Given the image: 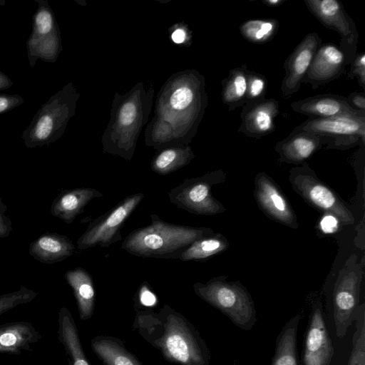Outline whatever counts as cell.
I'll list each match as a JSON object with an SVG mask.
<instances>
[{
  "instance_id": "obj_1",
  "label": "cell",
  "mask_w": 365,
  "mask_h": 365,
  "mask_svg": "<svg viewBox=\"0 0 365 365\" xmlns=\"http://www.w3.org/2000/svg\"><path fill=\"white\" fill-rule=\"evenodd\" d=\"M150 220L148 225L134 230L123 240V250L140 257L180 259L194 241L215 233L210 227L169 223L155 214Z\"/></svg>"
},
{
  "instance_id": "obj_2",
  "label": "cell",
  "mask_w": 365,
  "mask_h": 365,
  "mask_svg": "<svg viewBox=\"0 0 365 365\" xmlns=\"http://www.w3.org/2000/svg\"><path fill=\"white\" fill-rule=\"evenodd\" d=\"M162 335L154 341L163 356L180 365H210V354L198 331L180 314L165 305Z\"/></svg>"
},
{
  "instance_id": "obj_3",
  "label": "cell",
  "mask_w": 365,
  "mask_h": 365,
  "mask_svg": "<svg viewBox=\"0 0 365 365\" xmlns=\"http://www.w3.org/2000/svg\"><path fill=\"white\" fill-rule=\"evenodd\" d=\"M193 289L237 327L250 331L255 326L257 319L253 299L240 282L227 281L226 276H218L205 283L195 282Z\"/></svg>"
},
{
  "instance_id": "obj_4",
  "label": "cell",
  "mask_w": 365,
  "mask_h": 365,
  "mask_svg": "<svg viewBox=\"0 0 365 365\" xmlns=\"http://www.w3.org/2000/svg\"><path fill=\"white\" fill-rule=\"evenodd\" d=\"M76 99L73 87L69 83L43 103L21 134L26 147L49 145L59 139L73 114Z\"/></svg>"
},
{
  "instance_id": "obj_5",
  "label": "cell",
  "mask_w": 365,
  "mask_h": 365,
  "mask_svg": "<svg viewBox=\"0 0 365 365\" xmlns=\"http://www.w3.org/2000/svg\"><path fill=\"white\" fill-rule=\"evenodd\" d=\"M363 264L351 254L340 269L326 309L327 319L339 339L345 336L359 307Z\"/></svg>"
},
{
  "instance_id": "obj_6",
  "label": "cell",
  "mask_w": 365,
  "mask_h": 365,
  "mask_svg": "<svg viewBox=\"0 0 365 365\" xmlns=\"http://www.w3.org/2000/svg\"><path fill=\"white\" fill-rule=\"evenodd\" d=\"M289 181L294 190L309 205L334 216L343 225H351L355 218L339 195L317 178L307 162L292 168Z\"/></svg>"
},
{
  "instance_id": "obj_7",
  "label": "cell",
  "mask_w": 365,
  "mask_h": 365,
  "mask_svg": "<svg viewBox=\"0 0 365 365\" xmlns=\"http://www.w3.org/2000/svg\"><path fill=\"white\" fill-rule=\"evenodd\" d=\"M225 178L226 173L222 170H217L200 177L185 179L168 192L169 200L191 214L214 215L222 213L226 209L212 196L211 188L223 182Z\"/></svg>"
},
{
  "instance_id": "obj_8",
  "label": "cell",
  "mask_w": 365,
  "mask_h": 365,
  "mask_svg": "<svg viewBox=\"0 0 365 365\" xmlns=\"http://www.w3.org/2000/svg\"><path fill=\"white\" fill-rule=\"evenodd\" d=\"M294 132H307L327 141V150H346L365 143V116L344 115L308 118L296 126Z\"/></svg>"
},
{
  "instance_id": "obj_9",
  "label": "cell",
  "mask_w": 365,
  "mask_h": 365,
  "mask_svg": "<svg viewBox=\"0 0 365 365\" xmlns=\"http://www.w3.org/2000/svg\"><path fill=\"white\" fill-rule=\"evenodd\" d=\"M143 198L144 195L141 192L128 195L95 219L77 240V247L81 250L97 246L105 248L121 240V228Z\"/></svg>"
},
{
  "instance_id": "obj_10",
  "label": "cell",
  "mask_w": 365,
  "mask_h": 365,
  "mask_svg": "<svg viewBox=\"0 0 365 365\" xmlns=\"http://www.w3.org/2000/svg\"><path fill=\"white\" fill-rule=\"evenodd\" d=\"M35 1L37 8L32 16L31 31L26 41L31 67H34L38 59L54 63L62 50L60 31L48 1Z\"/></svg>"
},
{
  "instance_id": "obj_11",
  "label": "cell",
  "mask_w": 365,
  "mask_h": 365,
  "mask_svg": "<svg viewBox=\"0 0 365 365\" xmlns=\"http://www.w3.org/2000/svg\"><path fill=\"white\" fill-rule=\"evenodd\" d=\"M308 11L324 27L340 36L339 48L344 53L346 65L350 64L357 53L359 34L353 19L338 0H304Z\"/></svg>"
},
{
  "instance_id": "obj_12",
  "label": "cell",
  "mask_w": 365,
  "mask_h": 365,
  "mask_svg": "<svg viewBox=\"0 0 365 365\" xmlns=\"http://www.w3.org/2000/svg\"><path fill=\"white\" fill-rule=\"evenodd\" d=\"M334 347L330 337L321 298L312 304L304 336V365H330Z\"/></svg>"
},
{
  "instance_id": "obj_13",
  "label": "cell",
  "mask_w": 365,
  "mask_h": 365,
  "mask_svg": "<svg viewBox=\"0 0 365 365\" xmlns=\"http://www.w3.org/2000/svg\"><path fill=\"white\" fill-rule=\"evenodd\" d=\"M254 197L259 209L272 220L290 228H298L297 216L277 184L264 173L255 178Z\"/></svg>"
},
{
  "instance_id": "obj_14",
  "label": "cell",
  "mask_w": 365,
  "mask_h": 365,
  "mask_svg": "<svg viewBox=\"0 0 365 365\" xmlns=\"http://www.w3.org/2000/svg\"><path fill=\"white\" fill-rule=\"evenodd\" d=\"M321 44L322 38L317 33H309L284 61V76L281 83L283 98L288 99L299 91L302 80Z\"/></svg>"
},
{
  "instance_id": "obj_15",
  "label": "cell",
  "mask_w": 365,
  "mask_h": 365,
  "mask_svg": "<svg viewBox=\"0 0 365 365\" xmlns=\"http://www.w3.org/2000/svg\"><path fill=\"white\" fill-rule=\"evenodd\" d=\"M344 53L334 43H322L317 50L307 73L302 80L313 89L339 78L345 72Z\"/></svg>"
},
{
  "instance_id": "obj_16",
  "label": "cell",
  "mask_w": 365,
  "mask_h": 365,
  "mask_svg": "<svg viewBox=\"0 0 365 365\" xmlns=\"http://www.w3.org/2000/svg\"><path fill=\"white\" fill-rule=\"evenodd\" d=\"M279 114V103L265 98L242 106L238 132L255 139H260L275 130V118Z\"/></svg>"
},
{
  "instance_id": "obj_17",
  "label": "cell",
  "mask_w": 365,
  "mask_h": 365,
  "mask_svg": "<svg viewBox=\"0 0 365 365\" xmlns=\"http://www.w3.org/2000/svg\"><path fill=\"white\" fill-rule=\"evenodd\" d=\"M292 109L308 118H324L344 115L365 116V112L350 106L345 96L327 93L307 97L291 103Z\"/></svg>"
},
{
  "instance_id": "obj_18",
  "label": "cell",
  "mask_w": 365,
  "mask_h": 365,
  "mask_svg": "<svg viewBox=\"0 0 365 365\" xmlns=\"http://www.w3.org/2000/svg\"><path fill=\"white\" fill-rule=\"evenodd\" d=\"M327 141L314 134L307 132H294L279 141L274 150L278 154V161L300 165L307 162Z\"/></svg>"
},
{
  "instance_id": "obj_19",
  "label": "cell",
  "mask_w": 365,
  "mask_h": 365,
  "mask_svg": "<svg viewBox=\"0 0 365 365\" xmlns=\"http://www.w3.org/2000/svg\"><path fill=\"white\" fill-rule=\"evenodd\" d=\"M42 339L41 334L28 322H14L0 325V354L20 355L31 350Z\"/></svg>"
},
{
  "instance_id": "obj_20",
  "label": "cell",
  "mask_w": 365,
  "mask_h": 365,
  "mask_svg": "<svg viewBox=\"0 0 365 365\" xmlns=\"http://www.w3.org/2000/svg\"><path fill=\"white\" fill-rule=\"evenodd\" d=\"M103 195L91 187H78L61 191L53 200L51 214L67 224L73 222L94 198Z\"/></svg>"
},
{
  "instance_id": "obj_21",
  "label": "cell",
  "mask_w": 365,
  "mask_h": 365,
  "mask_svg": "<svg viewBox=\"0 0 365 365\" xmlns=\"http://www.w3.org/2000/svg\"><path fill=\"white\" fill-rule=\"evenodd\" d=\"M75 252L76 247L69 237L56 232L39 236L29 247V255L43 264L61 262Z\"/></svg>"
},
{
  "instance_id": "obj_22",
  "label": "cell",
  "mask_w": 365,
  "mask_h": 365,
  "mask_svg": "<svg viewBox=\"0 0 365 365\" xmlns=\"http://www.w3.org/2000/svg\"><path fill=\"white\" fill-rule=\"evenodd\" d=\"M65 278L73 289L81 319H89L93 313L96 299L91 275L85 269L78 267L68 270Z\"/></svg>"
},
{
  "instance_id": "obj_23",
  "label": "cell",
  "mask_w": 365,
  "mask_h": 365,
  "mask_svg": "<svg viewBox=\"0 0 365 365\" xmlns=\"http://www.w3.org/2000/svg\"><path fill=\"white\" fill-rule=\"evenodd\" d=\"M58 339L64 347L68 364L90 365L84 354L74 319L65 307L58 312Z\"/></svg>"
},
{
  "instance_id": "obj_24",
  "label": "cell",
  "mask_w": 365,
  "mask_h": 365,
  "mask_svg": "<svg viewBox=\"0 0 365 365\" xmlns=\"http://www.w3.org/2000/svg\"><path fill=\"white\" fill-rule=\"evenodd\" d=\"M302 315L297 314L284 325L276 340L271 365H299L297 351V329Z\"/></svg>"
},
{
  "instance_id": "obj_25",
  "label": "cell",
  "mask_w": 365,
  "mask_h": 365,
  "mask_svg": "<svg viewBox=\"0 0 365 365\" xmlns=\"http://www.w3.org/2000/svg\"><path fill=\"white\" fill-rule=\"evenodd\" d=\"M249 71L247 65L242 64L231 69L222 81V99L229 111L245 104Z\"/></svg>"
},
{
  "instance_id": "obj_26",
  "label": "cell",
  "mask_w": 365,
  "mask_h": 365,
  "mask_svg": "<svg viewBox=\"0 0 365 365\" xmlns=\"http://www.w3.org/2000/svg\"><path fill=\"white\" fill-rule=\"evenodd\" d=\"M91 348L106 365H142L113 337L97 336L92 339Z\"/></svg>"
},
{
  "instance_id": "obj_27",
  "label": "cell",
  "mask_w": 365,
  "mask_h": 365,
  "mask_svg": "<svg viewBox=\"0 0 365 365\" xmlns=\"http://www.w3.org/2000/svg\"><path fill=\"white\" fill-rule=\"evenodd\" d=\"M229 242L220 233H213L194 241L181 255L182 261H202L226 250Z\"/></svg>"
},
{
  "instance_id": "obj_28",
  "label": "cell",
  "mask_w": 365,
  "mask_h": 365,
  "mask_svg": "<svg viewBox=\"0 0 365 365\" xmlns=\"http://www.w3.org/2000/svg\"><path fill=\"white\" fill-rule=\"evenodd\" d=\"M279 22L273 18L250 19L244 21L239 27L242 36L255 44L270 41L277 34Z\"/></svg>"
},
{
  "instance_id": "obj_29",
  "label": "cell",
  "mask_w": 365,
  "mask_h": 365,
  "mask_svg": "<svg viewBox=\"0 0 365 365\" xmlns=\"http://www.w3.org/2000/svg\"><path fill=\"white\" fill-rule=\"evenodd\" d=\"M192 158L190 150L166 149L154 158L152 170L159 175H165L185 165Z\"/></svg>"
},
{
  "instance_id": "obj_30",
  "label": "cell",
  "mask_w": 365,
  "mask_h": 365,
  "mask_svg": "<svg viewBox=\"0 0 365 365\" xmlns=\"http://www.w3.org/2000/svg\"><path fill=\"white\" fill-rule=\"evenodd\" d=\"M355 331L352 337V348L347 365H365V304L358 307L355 317Z\"/></svg>"
},
{
  "instance_id": "obj_31",
  "label": "cell",
  "mask_w": 365,
  "mask_h": 365,
  "mask_svg": "<svg viewBox=\"0 0 365 365\" xmlns=\"http://www.w3.org/2000/svg\"><path fill=\"white\" fill-rule=\"evenodd\" d=\"M37 295L36 292L24 286L14 292L0 295V315L17 306L31 302Z\"/></svg>"
},
{
  "instance_id": "obj_32",
  "label": "cell",
  "mask_w": 365,
  "mask_h": 365,
  "mask_svg": "<svg viewBox=\"0 0 365 365\" xmlns=\"http://www.w3.org/2000/svg\"><path fill=\"white\" fill-rule=\"evenodd\" d=\"M268 81L263 74L250 70L245 103L258 102L265 99Z\"/></svg>"
},
{
  "instance_id": "obj_33",
  "label": "cell",
  "mask_w": 365,
  "mask_h": 365,
  "mask_svg": "<svg viewBox=\"0 0 365 365\" xmlns=\"http://www.w3.org/2000/svg\"><path fill=\"white\" fill-rule=\"evenodd\" d=\"M351 68L348 74L350 80L356 78L361 87L365 90V53H357L350 63Z\"/></svg>"
},
{
  "instance_id": "obj_34",
  "label": "cell",
  "mask_w": 365,
  "mask_h": 365,
  "mask_svg": "<svg viewBox=\"0 0 365 365\" xmlns=\"http://www.w3.org/2000/svg\"><path fill=\"white\" fill-rule=\"evenodd\" d=\"M193 98L192 90L187 87H180L176 89L170 97L171 106L177 110H181L189 106Z\"/></svg>"
},
{
  "instance_id": "obj_35",
  "label": "cell",
  "mask_w": 365,
  "mask_h": 365,
  "mask_svg": "<svg viewBox=\"0 0 365 365\" xmlns=\"http://www.w3.org/2000/svg\"><path fill=\"white\" fill-rule=\"evenodd\" d=\"M25 99L19 94L0 93V114H4L20 106Z\"/></svg>"
},
{
  "instance_id": "obj_36",
  "label": "cell",
  "mask_w": 365,
  "mask_h": 365,
  "mask_svg": "<svg viewBox=\"0 0 365 365\" xmlns=\"http://www.w3.org/2000/svg\"><path fill=\"white\" fill-rule=\"evenodd\" d=\"M6 212L7 207L0 197V238L9 237L13 231L12 222Z\"/></svg>"
},
{
  "instance_id": "obj_37",
  "label": "cell",
  "mask_w": 365,
  "mask_h": 365,
  "mask_svg": "<svg viewBox=\"0 0 365 365\" xmlns=\"http://www.w3.org/2000/svg\"><path fill=\"white\" fill-rule=\"evenodd\" d=\"M136 115V108L133 103H127L123 105L120 110V121L123 125L131 124Z\"/></svg>"
},
{
  "instance_id": "obj_38",
  "label": "cell",
  "mask_w": 365,
  "mask_h": 365,
  "mask_svg": "<svg viewBox=\"0 0 365 365\" xmlns=\"http://www.w3.org/2000/svg\"><path fill=\"white\" fill-rule=\"evenodd\" d=\"M349 104L353 108L365 112V92H353L347 97Z\"/></svg>"
},
{
  "instance_id": "obj_39",
  "label": "cell",
  "mask_w": 365,
  "mask_h": 365,
  "mask_svg": "<svg viewBox=\"0 0 365 365\" xmlns=\"http://www.w3.org/2000/svg\"><path fill=\"white\" fill-rule=\"evenodd\" d=\"M139 299L142 304L148 307L153 306L156 302V297L149 289L146 282L143 283L140 289Z\"/></svg>"
},
{
  "instance_id": "obj_40",
  "label": "cell",
  "mask_w": 365,
  "mask_h": 365,
  "mask_svg": "<svg viewBox=\"0 0 365 365\" xmlns=\"http://www.w3.org/2000/svg\"><path fill=\"white\" fill-rule=\"evenodd\" d=\"M338 222L339 220L334 216L325 214L320 224L325 232H331L336 229Z\"/></svg>"
},
{
  "instance_id": "obj_41",
  "label": "cell",
  "mask_w": 365,
  "mask_h": 365,
  "mask_svg": "<svg viewBox=\"0 0 365 365\" xmlns=\"http://www.w3.org/2000/svg\"><path fill=\"white\" fill-rule=\"evenodd\" d=\"M13 85V81L6 73L0 71V91L7 90Z\"/></svg>"
},
{
  "instance_id": "obj_42",
  "label": "cell",
  "mask_w": 365,
  "mask_h": 365,
  "mask_svg": "<svg viewBox=\"0 0 365 365\" xmlns=\"http://www.w3.org/2000/svg\"><path fill=\"white\" fill-rule=\"evenodd\" d=\"M185 32L181 29H178L173 33L171 38L172 40L176 43H181L185 39Z\"/></svg>"
},
{
  "instance_id": "obj_43",
  "label": "cell",
  "mask_w": 365,
  "mask_h": 365,
  "mask_svg": "<svg viewBox=\"0 0 365 365\" xmlns=\"http://www.w3.org/2000/svg\"><path fill=\"white\" fill-rule=\"evenodd\" d=\"M262 2L267 6L269 7H277L282 5L284 0H262Z\"/></svg>"
}]
</instances>
